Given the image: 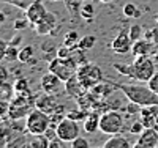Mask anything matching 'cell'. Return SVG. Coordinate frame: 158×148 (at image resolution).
Wrapping results in <instances>:
<instances>
[{"instance_id": "1", "label": "cell", "mask_w": 158, "mask_h": 148, "mask_svg": "<svg viewBox=\"0 0 158 148\" xmlns=\"http://www.w3.org/2000/svg\"><path fill=\"white\" fill-rule=\"evenodd\" d=\"M117 87L123 91L128 101H133L139 104L141 107L144 106H152L158 104V95L147 85H138V84H117Z\"/></svg>"}, {"instance_id": "2", "label": "cell", "mask_w": 158, "mask_h": 148, "mask_svg": "<svg viewBox=\"0 0 158 148\" xmlns=\"http://www.w3.org/2000/svg\"><path fill=\"white\" fill-rule=\"evenodd\" d=\"M35 98L32 90L27 91H18L10 101V110H8V118L11 120H21L27 118L29 114L35 109Z\"/></svg>"}, {"instance_id": "3", "label": "cell", "mask_w": 158, "mask_h": 148, "mask_svg": "<svg viewBox=\"0 0 158 148\" xmlns=\"http://www.w3.org/2000/svg\"><path fill=\"white\" fill-rule=\"evenodd\" d=\"M156 73L155 60L150 55H139L131 63V77L138 82H149L152 76Z\"/></svg>"}, {"instance_id": "4", "label": "cell", "mask_w": 158, "mask_h": 148, "mask_svg": "<svg viewBox=\"0 0 158 148\" xmlns=\"http://www.w3.org/2000/svg\"><path fill=\"white\" fill-rule=\"evenodd\" d=\"M49 126H51V117L46 112L36 109V107L25 118V131L30 136H41Z\"/></svg>"}, {"instance_id": "5", "label": "cell", "mask_w": 158, "mask_h": 148, "mask_svg": "<svg viewBox=\"0 0 158 148\" xmlns=\"http://www.w3.org/2000/svg\"><path fill=\"white\" fill-rule=\"evenodd\" d=\"M123 125H125V117L122 115L120 110H109L101 114L100 117V131L103 134H109V136L120 134Z\"/></svg>"}, {"instance_id": "6", "label": "cell", "mask_w": 158, "mask_h": 148, "mask_svg": "<svg viewBox=\"0 0 158 148\" xmlns=\"http://www.w3.org/2000/svg\"><path fill=\"white\" fill-rule=\"evenodd\" d=\"M76 77L79 79V82H81L87 90L95 87L97 84H100L104 79L101 68L98 65H94V63H85L82 66H79L77 71H76Z\"/></svg>"}, {"instance_id": "7", "label": "cell", "mask_w": 158, "mask_h": 148, "mask_svg": "<svg viewBox=\"0 0 158 148\" xmlns=\"http://www.w3.org/2000/svg\"><path fill=\"white\" fill-rule=\"evenodd\" d=\"M48 70L51 73H54L57 77H60L63 82H67L68 79H71L74 74H76V68L67 60V58H60V57H54V58H51L49 60V66H48Z\"/></svg>"}, {"instance_id": "8", "label": "cell", "mask_w": 158, "mask_h": 148, "mask_svg": "<svg viewBox=\"0 0 158 148\" xmlns=\"http://www.w3.org/2000/svg\"><path fill=\"white\" fill-rule=\"evenodd\" d=\"M59 29H60V25H59L57 16L51 11H48L46 14L35 24V32L38 35H43V36L44 35H57Z\"/></svg>"}, {"instance_id": "9", "label": "cell", "mask_w": 158, "mask_h": 148, "mask_svg": "<svg viewBox=\"0 0 158 148\" xmlns=\"http://www.w3.org/2000/svg\"><path fill=\"white\" fill-rule=\"evenodd\" d=\"M79 125L74 120L65 117L62 122L57 125V136L63 142H73L76 137H79Z\"/></svg>"}, {"instance_id": "10", "label": "cell", "mask_w": 158, "mask_h": 148, "mask_svg": "<svg viewBox=\"0 0 158 148\" xmlns=\"http://www.w3.org/2000/svg\"><path fill=\"white\" fill-rule=\"evenodd\" d=\"M40 87H41V90L44 93H49V95H59V93H62V88L65 87V82L57 77L54 73H48L41 77V80H40Z\"/></svg>"}, {"instance_id": "11", "label": "cell", "mask_w": 158, "mask_h": 148, "mask_svg": "<svg viewBox=\"0 0 158 148\" xmlns=\"http://www.w3.org/2000/svg\"><path fill=\"white\" fill-rule=\"evenodd\" d=\"M60 102L57 101V96L49 95V93H43V95H38L35 98V107L40 109V110H43V112H46L48 115L54 114Z\"/></svg>"}, {"instance_id": "12", "label": "cell", "mask_w": 158, "mask_h": 148, "mask_svg": "<svg viewBox=\"0 0 158 148\" xmlns=\"http://www.w3.org/2000/svg\"><path fill=\"white\" fill-rule=\"evenodd\" d=\"M133 47V41L128 35V32H120L111 43V49L115 52V54H120V55H125L128 54Z\"/></svg>"}, {"instance_id": "13", "label": "cell", "mask_w": 158, "mask_h": 148, "mask_svg": "<svg viewBox=\"0 0 158 148\" xmlns=\"http://www.w3.org/2000/svg\"><path fill=\"white\" fill-rule=\"evenodd\" d=\"M85 91H87V88L79 82V79L76 77V74L65 82V93H67L70 98H73V99H77L81 95H84Z\"/></svg>"}, {"instance_id": "14", "label": "cell", "mask_w": 158, "mask_h": 148, "mask_svg": "<svg viewBox=\"0 0 158 148\" xmlns=\"http://www.w3.org/2000/svg\"><path fill=\"white\" fill-rule=\"evenodd\" d=\"M46 13H48V10H46L43 2H33L27 10H25V18L30 21V24L35 25L40 19L46 14Z\"/></svg>"}, {"instance_id": "15", "label": "cell", "mask_w": 158, "mask_h": 148, "mask_svg": "<svg viewBox=\"0 0 158 148\" xmlns=\"http://www.w3.org/2000/svg\"><path fill=\"white\" fill-rule=\"evenodd\" d=\"M153 46L155 43L149 41L146 38H141L138 41L133 43V47H131V52H133L135 57H139V55H152V50H153Z\"/></svg>"}, {"instance_id": "16", "label": "cell", "mask_w": 158, "mask_h": 148, "mask_svg": "<svg viewBox=\"0 0 158 148\" xmlns=\"http://www.w3.org/2000/svg\"><path fill=\"white\" fill-rule=\"evenodd\" d=\"M103 148H133V146H131V143L127 137L115 134V136H111L103 143Z\"/></svg>"}, {"instance_id": "17", "label": "cell", "mask_w": 158, "mask_h": 148, "mask_svg": "<svg viewBox=\"0 0 158 148\" xmlns=\"http://www.w3.org/2000/svg\"><path fill=\"white\" fill-rule=\"evenodd\" d=\"M100 114L98 112H90L87 115V118L84 120V131L89 134H94L97 131H100Z\"/></svg>"}, {"instance_id": "18", "label": "cell", "mask_w": 158, "mask_h": 148, "mask_svg": "<svg viewBox=\"0 0 158 148\" xmlns=\"http://www.w3.org/2000/svg\"><path fill=\"white\" fill-rule=\"evenodd\" d=\"M6 148H30V137L25 134H21V136L10 140L6 143Z\"/></svg>"}, {"instance_id": "19", "label": "cell", "mask_w": 158, "mask_h": 148, "mask_svg": "<svg viewBox=\"0 0 158 148\" xmlns=\"http://www.w3.org/2000/svg\"><path fill=\"white\" fill-rule=\"evenodd\" d=\"M79 33L77 32H74V30H71V32H68L67 35H65V38H63V44L65 46H68L71 50L73 49H77L79 47Z\"/></svg>"}, {"instance_id": "20", "label": "cell", "mask_w": 158, "mask_h": 148, "mask_svg": "<svg viewBox=\"0 0 158 148\" xmlns=\"http://www.w3.org/2000/svg\"><path fill=\"white\" fill-rule=\"evenodd\" d=\"M33 52H35V49H33V46H24L22 49H19V57H18V60L21 62V63H29L32 58H33Z\"/></svg>"}, {"instance_id": "21", "label": "cell", "mask_w": 158, "mask_h": 148, "mask_svg": "<svg viewBox=\"0 0 158 148\" xmlns=\"http://www.w3.org/2000/svg\"><path fill=\"white\" fill-rule=\"evenodd\" d=\"M95 6L92 5V3H84V5H81V18L82 19H85L87 22H92L94 21V18H95V10H94Z\"/></svg>"}, {"instance_id": "22", "label": "cell", "mask_w": 158, "mask_h": 148, "mask_svg": "<svg viewBox=\"0 0 158 148\" xmlns=\"http://www.w3.org/2000/svg\"><path fill=\"white\" fill-rule=\"evenodd\" d=\"M15 87H11L10 84L3 82L0 84V99H6V101H11V98L15 96Z\"/></svg>"}, {"instance_id": "23", "label": "cell", "mask_w": 158, "mask_h": 148, "mask_svg": "<svg viewBox=\"0 0 158 148\" xmlns=\"http://www.w3.org/2000/svg\"><path fill=\"white\" fill-rule=\"evenodd\" d=\"M87 115H89V114H87L85 110H82L81 107H77V109H70V110L67 112V117L71 118V120H74V122H81V120L84 122V120L87 118Z\"/></svg>"}, {"instance_id": "24", "label": "cell", "mask_w": 158, "mask_h": 148, "mask_svg": "<svg viewBox=\"0 0 158 148\" xmlns=\"http://www.w3.org/2000/svg\"><path fill=\"white\" fill-rule=\"evenodd\" d=\"M95 43H97V38L94 35H85L79 39V47L84 50H89V49H94Z\"/></svg>"}, {"instance_id": "25", "label": "cell", "mask_w": 158, "mask_h": 148, "mask_svg": "<svg viewBox=\"0 0 158 148\" xmlns=\"http://www.w3.org/2000/svg\"><path fill=\"white\" fill-rule=\"evenodd\" d=\"M0 2L10 3V5H13V6H16V8H19V10L25 11V10H27V8L35 2V0H0Z\"/></svg>"}, {"instance_id": "26", "label": "cell", "mask_w": 158, "mask_h": 148, "mask_svg": "<svg viewBox=\"0 0 158 148\" xmlns=\"http://www.w3.org/2000/svg\"><path fill=\"white\" fill-rule=\"evenodd\" d=\"M112 68L120 73L122 76H127V77H131V63H114Z\"/></svg>"}, {"instance_id": "27", "label": "cell", "mask_w": 158, "mask_h": 148, "mask_svg": "<svg viewBox=\"0 0 158 148\" xmlns=\"http://www.w3.org/2000/svg\"><path fill=\"white\" fill-rule=\"evenodd\" d=\"M128 35H130V38H131V41H133V43L138 41V39H141V36H142V27L138 25V24L131 25L130 30H128Z\"/></svg>"}, {"instance_id": "28", "label": "cell", "mask_w": 158, "mask_h": 148, "mask_svg": "<svg viewBox=\"0 0 158 148\" xmlns=\"http://www.w3.org/2000/svg\"><path fill=\"white\" fill-rule=\"evenodd\" d=\"M15 93H18V91H27V90H30V85H29V80L25 79V77H19L16 82H15Z\"/></svg>"}, {"instance_id": "29", "label": "cell", "mask_w": 158, "mask_h": 148, "mask_svg": "<svg viewBox=\"0 0 158 148\" xmlns=\"http://www.w3.org/2000/svg\"><path fill=\"white\" fill-rule=\"evenodd\" d=\"M18 57H19V49H18V46L8 44L5 60H8V62H15V60H18Z\"/></svg>"}, {"instance_id": "30", "label": "cell", "mask_w": 158, "mask_h": 148, "mask_svg": "<svg viewBox=\"0 0 158 148\" xmlns=\"http://www.w3.org/2000/svg\"><path fill=\"white\" fill-rule=\"evenodd\" d=\"M8 110H10V101L0 99V122L8 118Z\"/></svg>"}, {"instance_id": "31", "label": "cell", "mask_w": 158, "mask_h": 148, "mask_svg": "<svg viewBox=\"0 0 158 148\" xmlns=\"http://www.w3.org/2000/svg\"><path fill=\"white\" fill-rule=\"evenodd\" d=\"M141 109H142V107H141L139 104L133 102V101H128L127 106H125V112H127L128 115H136V114L141 112Z\"/></svg>"}, {"instance_id": "32", "label": "cell", "mask_w": 158, "mask_h": 148, "mask_svg": "<svg viewBox=\"0 0 158 148\" xmlns=\"http://www.w3.org/2000/svg\"><path fill=\"white\" fill-rule=\"evenodd\" d=\"M71 148H90V143L85 137H76L73 142H71Z\"/></svg>"}, {"instance_id": "33", "label": "cell", "mask_w": 158, "mask_h": 148, "mask_svg": "<svg viewBox=\"0 0 158 148\" xmlns=\"http://www.w3.org/2000/svg\"><path fill=\"white\" fill-rule=\"evenodd\" d=\"M138 6L135 5V3H127L125 6H123V14L127 16V18H135L136 16V13H138Z\"/></svg>"}, {"instance_id": "34", "label": "cell", "mask_w": 158, "mask_h": 148, "mask_svg": "<svg viewBox=\"0 0 158 148\" xmlns=\"http://www.w3.org/2000/svg\"><path fill=\"white\" fill-rule=\"evenodd\" d=\"M144 129V125H142V122L141 120H135L133 123H131V128H130V131H131V134H141Z\"/></svg>"}, {"instance_id": "35", "label": "cell", "mask_w": 158, "mask_h": 148, "mask_svg": "<svg viewBox=\"0 0 158 148\" xmlns=\"http://www.w3.org/2000/svg\"><path fill=\"white\" fill-rule=\"evenodd\" d=\"M29 24H30V21L25 18V19H16L15 21V30H18V32H21V30H25L29 27Z\"/></svg>"}, {"instance_id": "36", "label": "cell", "mask_w": 158, "mask_h": 148, "mask_svg": "<svg viewBox=\"0 0 158 148\" xmlns=\"http://www.w3.org/2000/svg\"><path fill=\"white\" fill-rule=\"evenodd\" d=\"M70 54H71V49L68 47V46H60L59 49H57V57H60V58H67V57H70Z\"/></svg>"}, {"instance_id": "37", "label": "cell", "mask_w": 158, "mask_h": 148, "mask_svg": "<svg viewBox=\"0 0 158 148\" xmlns=\"http://www.w3.org/2000/svg\"><path fill=\"white\" fill-rule=\"evenodd\" d=\"M147 85L156 93V95H158V73H155V74L152 76V79L147 82Z\"/></svg>"}, {"instance_id": "38", "label": "cell", "mask_w": 158, "mask_h": 148, "mask_svg": "<svg viewBox=\"0 0 158 148\" xmlns=\"http://www.w3.org/2000/svg\"><path fill=\"white\" fill-rule=\"evenodd\" d=\"M8 77H10L8 68H6V66H3L2 63H0V84L6 82V80H8Z\"/></svg>"}, {"instance_id": "39", "label": "cell", "mask_w": 158, "mask_h": 148, "mask_svg": "<svg viewBox=\"0 0 158 148\" xmlns=\"http://www.w3.org/2000/svg\"><path fill=\"white\" fill-rule=\"evenodd\" d=\"M8 44L5 39H0V62L5 60V55H6V49H8Z\"/></svg>"}, {"instance_id": "40", "label": "cell", "mask_w": 158, "mask_h": 148, "mask_svg": "<svg viewBox=\"0 0 158 148\" xmlns=\"http://www.w3.org/2000/svg\"><path fill=\"white\" fill-rule=\"evenodd\" d=\"M21 41H22V35H21V33H16L15 36H13V39L10 41V44H13V46H19Z\"/></svg>"}, {"instance_id": "41", "label": "cell", "mask_w": 158, "mask_h": 148, "mask_svg": "<svg viewBox=\"0 0 158 148\" xmlns=\"http://www.w3.org/2000/svg\"><path fill=\"white\" fill-rule=\"evenodd\" d=\"M156 63H158V43H155V46H153V50H152V55H150Z\"/></svg>"}, {"instance_id": "42", "label": "cell", "mask_w": 158, "mask_h": 148, "mask_svg": "<svg viewBox=\"0 0 158 148\" xmlns=\"http://www.w3.org/2000/svg\"><path fill=\"white\" fill-rule=\"evenodd\" d=\"M6 21V16H5V13H2V11H0V25H2L3 22Z\"/></svg>"}, {"instance_id": "43", "label": "cell", "mask_w": 158, "mask_h": 148, "mask_svg": "<svg viewBox=\"0 0 158 148\" xmlns=\"http://www.w3.org/2000/svg\"><path fill=\"white\" fill-rule=\"evenodd\" d=\"M133 148H149V146H146V145H142V143H139V142H136V143L133 145Z\"/></svg>"}, {"instance_id": "44", "label": "cell", "mask_w": 158, "mask_h": 148, "mask_svg": "<svg viewBox=\"0 0 158 148\" xmlns=\"http://www.w3.org/2000/svg\"><path fill=\"white\" fill-rule=\"evenodd\" d=\"M2 146H6V142H5V140H2V139H0V148H2Z\"/></svg>"}, {"instance_id": "45", "label": "cell", "mask_w": 158, "mask_h": 148, "mask_svg": "<svg viewBox=\"0 0 158 148\" xmlns=\"http://www.w3.org/2000/svg\"><path fill=\"white\" fill-rule=\"evenodd\" d=\"M100 2H103V3H111V2H114V0H100Z\"/></svg>"}, {"instance_id": "46", "label": "cell", "mask_w": 158, "mask_h": 148, "mask_svg": "<svg viewBox=\"0 0 158 148\" xmlns=\"http://www.w3.org/2000/svg\"><path fill=\"white\" fill-rule=\"evenodd\" d=\"M153 128H155V129L158 131V117H156V122H155V126H153Z\"/></svg>"}, {"instance_id": "47", "label": "cell", "mask_w": 158, "mask_h": 148, "mask_svg": "<svg viewBox=\"0 0 158 148\" xmlns=\"http://www.w3.org/2000/svg\"><path fill=\"white\" fill-rule=\"evenodd\" d=\"M155 21H156V22H158V14H156V16H155Z\"/></svg>"}, {"instance_id": "48", "label": "cell", "mask_w": 158, "mask_h": 148, "mask_svg": "<svg viewBox=\"0 0 158 148\" xmlns=\"http://www.w3.org/2000/svg\"><path fill=\"white\" fill-rule=\"evenodd\" d=\"M77 2H82V0H77Z\"/></svg>"}, {"instance_id": "49", "label": "cell", "mask_w": 158, "mask_h": 148, "mask_svg": "<svg viewBox=\"0 0 158 148\" xmlns=\"http://www.w3.org/2000/svg\"><path fill=\"white\" fill-rule=\"evenodd\" d=\"M101 148H103V146H101Z\"/></svg>"}]
</instances>
